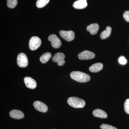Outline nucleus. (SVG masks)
Wrapping results in <instances>:
<instances>
[{
  "label": "nucleus",
  "mask_w": 129,
  "mask_h": 129,
  "mask_svg": "<svg viewBox=\"0 0 129 129\" xmlns=\"http://www.w3.org/2000/svg\"><path fill=\"white\" fill-rule=\"evenodd\" d=\"M87 5L86 0H78L74 3L73 7L76 9H81L85 8Z\"/></svg>",
  "instance_id": "f8f14e48"
},
{
  "label": "nucleus",
  "mask_w": 129,
  "mask_h": 129,
  "mask_svg": "<svg viewBox=\"0 0 129 129\" xmlns=\"http://www.w3.org/2000/svg\"><path fill=\"white\" fill-rule=\"evenodd\" d=\"M64 58L65 55L63 53L58 52L54 55L52 58V60L54 62L57 63L58 66H62L65 63Z\"/></svg>",
  "instance_id": "0eeeda50"
},
{
  "label": "nucleus",
  "mask_w": 129,
  "mask_h": 129,
  "mask_svg": "<svg viewBox=\"0 0 129 129\" xmlns=\"http://www.w3.org/2000/svg\"><path fill=\"white\" fill-rule=\"evenodd\" d=\"M48 40L49 41L51 42V44L53 48H59L61 46V42L56 35H50L48 37Z\"/></svg>",
  "instance_id": "423d86ee"
},
{
  "label": "nucleus",
  "mask_w": 129,
  "mask_h": 129,
  "mask_svg": "<svg viewBox=\"0 0 129 129\" xmlns=\"http://www.w3.org/2000/svg\"><path fill=\"white\" fill-rule=\"evenodd\" d=\"M9 115L11 117L17 119H21L24 116V114L22 111L17 109L11 111L9 113Z\"/></svg>",
  "instance_id": "9b49d317"
},
{
  "label": "nucleus",
  "mask_w": 129,
  "mask_h": 129,
  "mask_svg": "<svg viewBox=\"0 0 129 129\" xmlns=\"http://www.w3.org/2000/svg\"><path fill=\"white\" fill-rule=\"evenodd\" d=\"M99 24L96 23L91 24L88 25L86 27L87 31L89 32L91 35L96 34L99 30Z\"/></svg>",
  "instance_id": "ddd939ff"
},
{
  "label": "nucleus",
  "mask_w": 129,
  "mask_h": 129,
  "mask_svg": "<svg viewBox=\"0 0 129 129\" xmlns=\"http://www.w3.org/2000/svg\"><path fill=\"white\" fill-rule=\"evenodd\" d=\"M51 56V54L50 52H46L40 57V61L42 63H46L50 59Z\"/></svg>",
  "instance_id": "f3484780"
},
{
  "label": "nucleus",
  "mask_w": 129,
  "mask_h": 129,
  "mask_svg": "<svg viewBox=\"0 0 129 129\" xmlns=\"http://www.w3.org/2000/svg\"><path fill=\"white\" fill-rule=\"evenodd\" d=\"M123 17L126 22H129V11H125L123 14Z\"/></svg>",
  "instance_id": "5701e85b"
},
{
  "label": "nucleus",
  "mask_w": 129,
  "mask_h": 129,
  "mask_svg": "<svg viewBox=\"0 0 129 129\" xmlns=\"http://www.w3.org/2000/svg\"><path fill=\"white\" fill-rule=\"evenodd\" d=\"M41 41L40 38L37 36H34L31 37L29 40V46L31 50H35L40 46Z\"/></svg>",
  "instance_id": "7ed1b4c3"
},
{
  "label": "nucleus",
  "mask_w": 129,
  "mask_h": 129,
  "mask_svg": "<svg viewBox=\"0 0 129 129\" xmlns=\"http://www.w3.org/2000/svg\"><path fill=\"white\" fill-rule=\"evenodd\" d=\"M24 81L26 87L28 88L33 89L37 87V83L36 81L30 77H25Z\"/></svg>",
  "instance_id": "9d476101"
},
{
  "label": "nucleus",
  "mask_w": 129,
  "mask_h": 129,
  "mask_svg": "<svg viewBox=\"0 0 129 129\" xmlns=\"http://www.w3.org/2000/svg\"><path fill=\"white\" fill-rule=\"evenodd\" d=\"M34 107L37 111L41 112H46L48 110L47 105L42 102L40 101H36L34 103Z\"/></svg>",
  "instance_id": "1a4fd4ad"
},
{
  "label": "nucleus",
  "mask_w": 129,
  "mask_h": 129,
  "mask_svg": "<svg viewBox=\"0 0 129 129\" xmlns=\"http://www.w3.org/2000/svg\"><path fill=\"white\" fill-rule=\"evenodd\" d=\"M27 57L23 53H19L17 58V63L21 68H25L28 65Z\"/></svg>",
  "instance_id": "20e7f679"
},
{
  "label": "nucleus",
  "mask_w": 129,
  "mask_h": 129,
  "mask_svg": "<svg viewBox=\"0 0 129 129\" xmlns=\"http://www.w3.org/2000/svg\"><path fill=\"white\" fill-rule=\"evenodd\" d=\"M78 57L81 60H90L95 57V54L89 51L85 50L79 53Z\"/></svg>",
  "instance_id": "6e6552de"
},
{
  "label": "nucleus",
  "mask_w": 129,
  "mask_h": 129,
  "mask_svg": "<svg viewBox=\"0 0 129 129\" xmlns=\"http://www.w3.org/2000/svg\"><path fill=\"white\" fill-rule=\"evenodd\" d=\"M68 104L74 108H83L85 105V102L83 99L77 97H71L68 99Z\"/></svg>",
  "instance_id": "f03ea898"
},
{
  "label": "nucleus",
  "mask_w": 129,
  "mask_h": 129,
  "mask_svg": "<svg viewBox=\"0 0 129 129\" xmlns=\"http://www.w3.org/2000/svg\"><path fill=\"white\" fill-rule=\"evenodd\" d=\"M60 36L66 41L70 42L73 40L75 37L74 32L72 30L65 31L61 30L59 32Z\"/></svg>",
  "instance_id": "39448f33"
},
{
  "label": "nucleus",
  "mask_w": 129,
  "mask_h": 129,
  "mask_svg": "<svg viewBox=\"0 0 129 129\" xmlns=\"http://www.w3.org/2000/svg\"><path fill=\"white\" fill-rule=\"evenodd\" d=\"M50 1V0H37L36 6L39 8H42L46 6Z\"/></svg>",
  "instance_id": "a211bd4d"
},
{
  "label": "nucleus",
  "mask_w": 129,
  "mask_h": 129,
  "mask_svg": "<svg viewBox=\"0 0 129 129\" xmlns=\"http://www.w3.org/2000/svg\"><path fill=\"white\" fill-rule=\"evenodd\" d=\"M112 28L110 26H107L106 30H103L100 35V37L102 40L106 39L109 37L111 34Z\"/></svg>",
  "instance_id": "dca6fc26"
},
{
  "label": "nucleus",
  "mask_w": 129,
  "mask_h": 129,
  "mask_svg": "<svg viewBox=\"0 0 129 129\" xmlns=\"http://www.w3.org/2000/svg\"><path fill=\"white\" fill-rule=\"evenodd\" d=\"M18 0H7V6L10 8H14L17 5Z\"/></svg>",
  "instance_id": "6ab92c4d"
},
{
  "label": "nucleus",
  "mask_w": 129,
  "mask_h": 129,
  "mask_svg": "<svg viewBox=\"0 0 129 129\" xmlns=\"http://www.w3.org/2000/svg\"><path fill=\"white\" fill-rule=\"evenodd\" d=\"M70 76L73 79L80 83L88 82L90 79V77L88 74L79 71L72 72Z\"/></svg>",
  "instance_id": "f257e3e1"
},
{
  "label": "nucleus",
  "mask_w": 129,
  "mask_h": 129,
  "mask_svg": "<svg viewBox=\"0 0 129 129\" xmlns=\"http://www.w3.org/2000/svg\"><path fill=\"white\" fill-rule=\"evenodd\" d=\"M118 62L120 64L124 65L127 63V60L124 56H120L119 58Z\"/></svg>",
  "instance_id": "4be33fe9"
},
{
  "label": "nucleus",
  "mask_w": 129,
  "mask_h": 129,
  "mask_svg": "<svg viewBox=\"0 0 129 129\" xmlns=\"http://www.w3.org/2000/svg\"><path fill=\"white\" fill-rule=\"evenodd\" d=\"M124 110L125 112L129 114V99L125 100L124 103Z\"/></svg>",
  "instance_id": "412c9836"
},
{
  "label": "nucleus",
  "mask_w": 129,
  "mask_h": 129,
  "mask_svg": "<svg viewBox=\"0 0 129 129\" xmlns=\"http://www.w3.org/2000/svg\"><path fill=\"white\" fill-rule=\"evenodd\" d=\"M101 129H118L117 128L110 125L103 124L100 126Z\"/></svg>",
  "instance_id": "aec40b11"
},
{
  "label": "nucleus",
  "mask_w": 129,
  "mask_h": 129,
  "mask_svg": "<svg viewBox=\"0 0 129 129\" xmlns=\"http://www.w3.org/2000/svg\"><path fill=\"white\" fill-rule=\"evenodd\" d=\"M93 115L96 117L106 118H107L108 115L107 113L102 109H97L93 111Z\"/></svg>",
  "instance_id": "4468645a"
},
{
  "label": "nucleus",
  "mask_w": 129,
  "mask_h": 129,
  "mask_svg": "<svg viewBox=\"0 0 129 129\" xmlns=\"http://www.w3.org/2000/svg\"><path fill=\"white\" fill-rule=\"evenodd\" d=\"M103 68V64L101 63H96L91 66L89 68L90 72L92 73H97L101 71Z\"/></svg>",
  "instance_id": "2eb2a0df"
}]
</instances>
